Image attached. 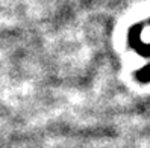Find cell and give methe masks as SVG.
Returning <instances> with one entry per match:
<instances>
[{"mask_svg": "<svg viewBox=\"0 0 150 148\" xmlns=\"http://www.w3.org/2000/svg\"><path fill=\"white\" fill-rule=\"evenodd\" d=\"M141 80H150V67H147V68H144L143 71H141Z\"/></svg>", "mask_w": 150, "mask_h": 148, "instance_id": "cell-1", "label": "cell"}]
</instances>
